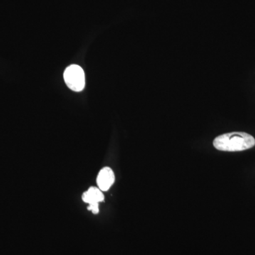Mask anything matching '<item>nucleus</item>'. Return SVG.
I'll list each match as a JSON object with an SVG mask.
<instances>
[{"instance_id": "obj_1", "label": "nucleus", "mask_w": 255, "mask_h": 255, "mask_svg": "<svg viewBox=\"0 0 255 255\" xmlns=\"http://www.w3.org/2000/svg\"><path fill=\"white\" fill-rule=\"evenodd\" d=\"M255 145L253 135L244 132L223 134L215 138L214 146L217 150L226 152H239L251 149Z\"/></svg>"}, {"instance_id": "obj_2", "label": "nucleus", "mask_w": 255, "mask_h": 255, "mask_svg": "<svg viewBox=\"0 0 255 255\" xmlns=\"http://www.w3.org/2000/svg\"><path fill=\"white\" fill-rule=\"evenodd\" d=\"M64 80L67 86L75 92H81L85 86V75L81 67L72 65L64 73Z\"/></svg>"}, {"instance_id": "obj_3", "label": "nucleus", "mask_w": 255, "mask_h": 255, "mask_svg": "<svg viewBox=\"0 0 255 255\" xmlns=\"http://www.w3.org/2000/svg\"><path fill=\"white\" fill-rule=\"evenodd\" d=\"M115 176L113 170L110 167H105L100 171L97 177V185L101 191H107L113 185Z\"/></svg>"}, {"instance_id": "obj_4", "label": "nucleus", "mask_w": 255, "mask_h": 255, "mask_svg": "<svg viewBox=\"0 0 255 255\" xmlns=\"http://www.w3.org/2000/svg\"><path fill=\"white\" fill-rule=\"evenodd\" d=\"M105 196L100 188L90 187L88 191L84 193L82 195V200L87 204H91L94 203H100L104 201Z\"/></svg>"}, {"instance_id": "obj_5", "label": "nucleus", "mask_w": 255, "mask_h": 255, "mask_svg": "<svg viewBox=\"0 0 255 255\" xmlns=\"http://www.w3.org/2000/svg\"><path fill=\"white\" fill-rule=\"evenodd\" d=\"M89 211H92V213L97 214L99 213V204L98 203H94V204H90L88 207Z\"/></svg>"}]
</instances>
